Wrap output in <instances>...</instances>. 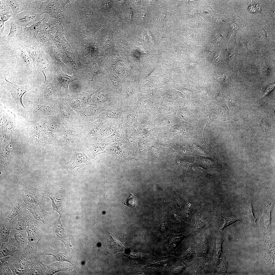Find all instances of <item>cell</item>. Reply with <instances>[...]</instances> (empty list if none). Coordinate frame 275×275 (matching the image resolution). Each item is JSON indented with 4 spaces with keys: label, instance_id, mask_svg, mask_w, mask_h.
Wrapping results in <instances>:
<instances>
[{
    "label": "cell",
    "instance_id": "6da1fadb",
    "mask_svg": "<svg viewBox=\"0 0 275 275\" xmlns=\"http://www.w3.org/2000/svg\"><path fill=\"white\" fill-rule=\"evenodd\" d=\"M25 231L28 235V242L23 251L24 252L33 259L40 256L37 248L39 242L46 234V229L43 224L35 218L28 226Z\"/></svg>",
    "mask_w": 275,
    "mask_h": 275
},
{
    "label": "cell",
    "instance_id": "7a4b0ae2",
    "mask_svg": "<svg viewBox=\"0 0 275 275\" xmlns=\"http://www.w3.org/2000/svg\"><path fill=\"white\" fill-rule=\"evenodd\" d=\"M52 40L60 51L64 63L73 73L79 74L75 57L71 47L64 37L62 26L59 28Z\"/></svg>",
    "mask_w": 275,
    "mask_h": 275
},
{
    "label": "cell",
    "instance_id": "3957f363",
    "mask_svg": "<svg viewBox=\"0 0 275 275\" xmlns=\"http://www.w3.org/2000/svg\"><path fill=\"white\" fill-rule=\"evenodd\" d=\"M4 40L12 48L13 55L21 66L30 71L34 68L33 60L25 49L23 44L22 36L7 38Z\"/></svg>",
    "mask_w": 275,
    "mask_h": 275
},
{
    "label": "cell",
    "instance_id": "277c9868",
    "mask_svg": "<svg viewBox=\"0 0 275 275\" xmlns=\"http://www.w3.org/2000/svg\"><path fill=\"white\" fill-rule=\"evenodd\" d=\"M61 92L53 80L50 82L45 81L38 89L37 99L42 105H53L58 103L62 97Z\"/></svg>",
    "mask_w": 275,
    "mask_h": 275
},
{
    "label": "cell",
    "instance_id": "5b68a950",
    "mask_svg": "<svg viewBox=\"0 0 275 275\" xmlns=\"http://www.w3.org/2000/svg\"><path fill=\"white\" fill-rule=\"evenodd\" d=\"M173 255L187 267L193 263L197 257L193 243L192 237L189 234L185 237L174 251Z\"/></svg>",
    "mask_w": 275,
    "mask_h": 275
},
{
    "label": "cell",
    "instance_id": "8992f818",
    "mask_svg": "<svg viewBox=\"0 0 275 275\" xmlns=\"http://www.w3.org/2000/svg\"><path fill=\"white\" fill-rule=\"evenodd\" d=\"M187 236L170 234L164 240L155 245L153 253L160 257L173 255L174 251Z\"/></svg>",
    "mask_w": 275,
    "mask_h": 275
},
{
    "label": "cell",
    "instance_id": "52a82bcc",
    "mask_svg": "<svg viewBox=\"0 0 275 275\" xmlns=\"http://www.w3.org/2000/svg\"><path fill=\"white\" fill-rule=\"evenodd\" d=\"M33 259L19 250L10 256L8 263L14 275H26Z\"/></svg>",
    "mask_w": 275,
    "mask_h": 275
},
{
    "label": "cell",
    "instance_id": "ba28073f",
    "mask_svg": "<svg viewBox=\"0 0 275 275\" xmlns=\"http://www.w3.org/2000/svg\"><path fill=\"white\" fill-rule=\"evenodd\" d=\"M34 66L37 72L43 74L45 77V81L48 82L52 81L53 70L57 66L49 55L44 50L37 58Z\"/></svg>",
    "mask_w": 275,
    "mask_h": 275
},
{
    "label": "cell",
    "instance_id": "9c48e42d",
    "mask_svg": "<svg viewBox=\"0 0 275 275\" xmlns=\"http://www.w3.org/2000/svg\"><path fill=\"white\" fill-rule=\"evenodd\" d=\"M58 117L65 128L73 127L77 118V114L62 97L57 103Z\"/></svg>",
    "mask_w": 275,
    "mask_h": 275
},
{
    "label": "cell",
    "instance_id": "30bf717a",
    "mask_svg": "<svg viewBox=\"0 0 275 275\" xmlns=\"http://www.w3.org/2000/svg\"><path fill=\"white\" fill-rule=\"evenodd\" d=\"M191 266L196 275H213L215 274L216 265L213 257L208 255L197 257Z\"/></svg>",
    "mask_w": 275,
    "mask_h": 275
},
{
    "label": "cell",
    "instance_id": "8fae6325",
    "mask_svg": "<svg viewBox=\"0 0 275 275\" xmlns=\"http://www.w3.org/2000/svg\"><path fill=\"white\" fill-rule=\"evenodd\" d=\"M104 111L97 107L89 105L76 112L77 118L73 128L82 127L96 119Z\"/></svg>",
    "mask_w": 275,
    "mask_h": 275
},
{
    "label": "cell",
    "instance_id": "7c38bea8",
    "mask_svg": "<svg viewBox=\"0 0 275 275\" xmlns=\"http://www.w3.org/2000/svg\"><path fill=\"white\" fill-rule=\"evenodd\" d=\"M61 67H56L53 73V80L59 89L62 91L61 87L64 89L66 95L69 93L68 86L71 82L80 80L81 78L79 75L73 73L72 75H69L64 73L61 69Z\"/></svg>",
    "mask_w": 275,
    "mask_h": 275
},
{
    "label": "cell",
    "instance_id": "4fadbf2b",
    "mask_svg": "<svg viewBox=\"0 0 275 275\" xmlns=\"http://www.w3.org/2000/svg\"><path fill=\"white\" fill-rule=\"evenodd\" d=\"M71 160L65 164L64 169L68 173L76 176L78 170L91 163V160L83 153H78L73 150Z\"/></svg>",
    "mask_w": 275,
    "mask_h": 275
},
{
    "label": "cell",
    "instance_id": "5bb4252c",
    "mask_svg": "<svg viewBox=\"0 0 275 275\" xmlns=\"http://www.w3.org/2000/svg\"><path fill=\"white\" fill-rule=\"evenodd\" d=\"M19 198H22L27 205L30 204H40L44 196V192L38 189L29 188L21 184L18 193Z\"/></svg>",
    "mask_w": 275,
    "mask_h": 275
},
{
    "label": "cell",
    "instance_id": "9a60e30c",
    "mask_svg": "<svg viewBox=\"0 0 275 275\" xmlns=\"http://www.w3.org/2000/svg\"><path fill=\"white\" fill-rule=\"evenodd\" d=\"M63 7L60 1L42 0L40 5L41 13H46L52 17L61 19L64 15Z\"/></svg>",
    "mask_w": 275,
    "mask_h": 275
},
{
    "label": "cell",
    "instance_id": "2e32d148",
    "mask_svg": "<svg viewBox=\"0 0 275 275\" xmlns=\"http://www.w3.org/2000/svg\"><path fill=\"white\" fill-rule=\"evenodd\" d=\"M27 208L32 214L34 218L42 222L46 227L50 226L54 221L53 212H48L45 211L40 204H30L27 205Z\"/></svg>",
    "mask_w": 275,
    "mask_h": 275
},
{
    "label": "cell",
    "instance_id": "e0dca14e",
    "mask_svg": "<svg viewBox=\"0 0 275 275\" xmlns=\"http://www.w3.org/2000/svg\"><path fill=\"white\" fill-rule=\"evenodd\" d=\"M191 236L193 238L197 257H200L207 256L210 252V246L206 231L194 236Z\"/></svg>",
    "mask_w": 275,
    "mask_h": 275
},
{
    "label": "cell",
    "instance_id": "ac0fdd59",
    "mask_svg": "<svg viewBox=\"0 0 275 275\" xmlns=\"http://www.w3.org/2000/svg\"><path fill=\"white\" fill-rule=\"evenodd\" d=\"M8 67V66L4 74L5 87L11 94L18 106H21L24 107L22 102V97L25 92L30 90L31 89L28 85H19L17 84L14 81L11 82L7 80L5 75Z\"/></svg>",
    "mask_w": 275,
    "mask_h": 275
},
{
    "label": "cell",
    "instance_id": "d6986e66",
    "mask_svg": "<svg viewBox=\"0 0 275 275\" xmlns=\"http://www.w3.org/2000/svg\"><path fill=\"white\" fill-rule=\"evenodd\" d=\"M81 127L66 129L60 142L66 146H73L82 144Z\"/></svg>",
    "mask_w": 275,
    "mask_h": 275
},
{
    "label": "cell",
    "instance_id": "ffe728a7",
    "mask_svg": "<svg viewBox=\"0 0 275 275\" xmlns=\"http://www.w3.org/2000/svg\"><path fill=\"white\" fill-rule=\"evenodd\" d=\"M211 235L209 240L212 241V245L210 246L209 255L216 257L217 266L220 263L221 256L223 254L222 245L224 240V236L221 233L215 232Z\"/></svg>",
    "mask_w": 275,
    "mask_h": 275
},
{
    "label": "cell",
    "instance_id": "44dd1931",
    "mask_svg": "<svg viewBox=\"0 0 275 275\" xmlns=\"http://www.w3.org/2000/svg\"><path fill=\"white\" fill-rule=\"evenodd\" d=\"M22 39L24 47L33 60L34 65L38 55L44 50V44L40 43L36 38L22 36Z\"/></svg>",
    "mask_w": 275,
    "mask_h": 275
},
{
    "label": "cell",
    "instance_id": "7402d4cb",
    "mask_svg": "<svg viewBox=\"0 0 275 275\" xmlns=\"http://www.w3.org/2000/svg\"><path fill=\"white\" fill-rule=\"evenodd\" d=\"M42 14L37 13L26 10L13 16L11 18L14 22L22 27H27L29 25L36 22L39 20Z\"/></svg>",
    "mask_w": 275,
    "mask_h": 275
},
{
    "label": "cell",
    "instance_id": "603a6c76",
    "mask_svg": "<svg viewBox=\"0 0 275 275\" xmlns=\"http://www.w3.org/2000/svg\"><path fill=\"white\" fill-rule=\"evenodd\" d=\"M44 49L49 55L57 67L60 66L63 70H71L63 62L60 51L52 40L44 44Z\"/></svg>",
    "mask_w": 275,
    "mask_h": 275
},
{
    "label": "cell",
    "instance_id": "cb8c5ba5",
    "mask_svg": "<svg viewBox=\"0 0 275 275\" xmlns=\"http://www.w3.org/2000/svg\"><path fill=\"white\" fill-rule=\"evenodd\" d=\"M50 15L46 14L38 21L33 23L29 26L24 27L22 36L30 38H36L40 32H42L43 28L50 18Z\"/></svg>",
    "mask_w": 275,
    "mask_h": 275
},
{
    "label": "cell",
    "instance_id": "d4e9b609",
    "mask_svg": "<svg viewBox=\"0 0 275 275\" xmlns=\"http://www.w3.org/2000/svg\"><path fill=\"white\" fill-rule=\"evenodd\" d=\"M8 242L15 246L19 250L24 251L28 242L26 232L12 229Z\"/></svg>",
    "mask_w": 275,
    "mask_h": 275
},
{
    "label": "cell",
    "instance_id": "484cf974",
    "mask_svg": "<svg viewBox=\"0 0 275 275\" xmlns=\"http://www.w3.org/2000/svg\"><path fill=\"white\" fill-rule=\"evenodd\" d=\"M171 226L170 221L166 219L159 226L153 230L151 233L155 245L164 240L171 234Z\"/></svg>",
    "mask_w": 275,
    "mask_h": 275
},
{
    "label": "cell",
    "instance_id": "4316f807",
    "mask_svg": "<svg viewBox=\"0 0 275 275\" xmlns=\"http://www.w3.org/2000/svg\"><path fill=\"white\" fill-rule=\"evenodd\" d=\"M34 218L27 208L24 212L18 215L12 219V229L25 231L28 226Z\"/></svg>",
    "mask_w": 275,
    "mask_h": 275
},
{
    "label": "cell",
    "instance_id": "83f0119b",
    "mask_svg": "<svg viewBox=\"0 0 275 275\" xmlns=\"http://www.w3.org/2000/svg\"><path fill=\"white\" fill-rule=\"evenodd\" d=\"M179 259L178 257L173 255L159 257L154 261L147 265L157 269L161 273L167 269Z\"/></svg>",
    "mask_w": 275,
    "mask_h": 275
},
{
    "label": "cell",
    "instance_id": "f1b7e54d",
    "mask_svg": "<svg viewBox=\"0 0 275 275\" xmlns=\"http://www.w3.org/2000/svg\"><path fill=\"white\" fill-rule=\"evenodd\" d=\"M122 110L121 108L117 104L101 113L96 119L102 121L112 119L122 122Z\"/></svg>",
    "mask_w": 275,
    "mask_h": 275
},
{
    "label": "cell",
    "instance_id": "f546056e",
    "mask_svg": "<svg viewBox=\"0 0 275 275\" xmlns=\"http://www.w3.org/2000/svg\"><path fill=\"white\" fill-rule=\"evenodd\" d=\"M172 221L171 234L187 235L193 228L190 224L186 223L178 217L173 218Z\"/></svg>",
    "mask_w": 275,
    "mask_h": 275
},
{
    "label": "cell",
    "instance_id": "4dcf8cb0",
    "mask_svg": "<svg viewBox=\"0 0 275 275\" xmlns=\"http://www.w3.org/2000/svg\"><path fill=\"white\" fill-rule=\"evenodd\" d=\"M60 191L57 188L51 187L44 192V196L49 197L51 200L53 210L60 215L62 209V200L60 197Z\"/></svg>",
    "mask_w": 275,
    "mask_h": 275
},
{
    "label": "cell",
    "instance_id": "1f68e13d",
    "mask_svg": "<svg viewBox=\"0 0 275 275\" xmlns=\"http://www.w3.org/2000/svg\"><path fill=\"white\" fill-rule=\"evenodd\" d=\"M0 224V242H8L12 229V220L5 215L1 214Z\"/></svg>",
    "mask_w": 275,
    "mask_h": 275
},
{
    "label": "cell",
    "instance_id": "d6a6232c",
    "mask_svg": "<svg viewBox=\"0 0 275 275\" xmlns=\"http://www.w3.org/2000/svg\"><path fill=\"white\" fill-rule=\"evenodd\" d=\"M210 218L198 217L196 218L195 224L189 234L194 236L205 231L212 224Z\"/></svg>",
    "mask_w": 275,
    "mask_h": 275
},
{
    "label": "cell",
    "instance_id": "836d02e7",
    "mask_svg": "<svg viewBox=\"0 0 275 275\" xmlns=\"http://www.w3.org/2000/svg\"><path fill=\"white\" fill-rule=\"evenodd\" d=\"M48 266L43 264L40 261V256L34 257L30 266L28 275H44Z\"/></svg>",
    "mask_w": 275,
    "mask_h": 275
},
{
    "label": "cell",
    "instance_id": "e575fe53",
    "mask_svg": "<svg viewBox=\"0 0 275 275\" xmlns=\"http://www.w3.org/2000/svg\"><path fill=\"white\" fill-rule=\"evenodd\" d=\"M125 248L112 234L108 235L106 250L107 252L112 254L124 251Z\"/></svg>",
    "mask_w": 275,
    "mask_h": 275
},
{
    "label": "cell",
    "instance_id": "d590c367",
    "mask_svg": "<svg viewBox=\"0 0 275 275\" xmlns=\"http://www.w3.org/2000/svg\"><path fill=\"white\" fill-rule=\"evenodd\" d=\"M6 1L11 10L13 16L27 10L28 9V0H6Z\"/></svg>",
    "mask_w": 275,
    "mask_h": 275
},
{
    "label": "cell",
    "instance_id": "8d00e7d4",
    "mask_svg": "<svg viewBox=\"0 0 275 275\" xmlns=\"http://www.w3.org/2000/svg\"><path fill=\"white\" fill-rule=\"evenodd\" d=\"M5 109V112H3L1 114V125L5 126L8 131H11L15 126V115L11 112Z\"/></svg>",
    "mask_w": 275,
    "mask_h": 275
},
{
    "label": "cell",
    "instance_id": "74e56055",
    "mask_svg": "<svg viewBox=\"0 0 275 275\" xmlns=\"http://www.w3.org/2000/svg\"><path fill=\"white\" fill-rule=\"evenodd\" d=\"M101 89L100 86H94L86 91L82 90L79 93L74 95L78 97L81 100L83 107L89 105V102L92 95Z\"/></svg>",
    "mask_w": 275,
    "mask_h": 275
},
{
    "label": "cell",
    "instance_id": "f35d334b",
    "mask_svg": "<svg viewBox=\"0 0 275 275\" xmlns=\"http://www.w3.org/2000/svg\"><path fill=\"white\" fill-rule=\"evenodd\" d=\"M187 267L179 259L167 269L162 272V275H181Z\"/></svg>",
    "mask_w": 275,
    "mask_h": 275
},
{
    "label": "cell",
    "instance_id": "ab89813d",
    "mask_svg": "<svg viewBox=\"0 0 275 275\" xmlns=\"http://www.w3.org/2000/svg\"><path fill=\"white\" fill-rule=\"evenodd\" d=\"M27 204L23 200L19 198L17 200L7 217L12 219L18 215L24 212L27 210Z\"/></svg>",
    "mask_w": 275,
    "mask_h": 275
},
{
    "label": "cell",
    "instance_id": "60d3db41",
    "mask_svg": "<svg viewBox=\"0 0 275 275\" xmlns=\"http://www.w3.org/2000/svg\"><path fill=\"white\" fill-rule=\"evenodd\" d=\"M60 26H57L47 31L40 32L38 34L36 39L43 44L52 40L55 36Z\"/></svg>",
    "mask_w": 275,
    "mask_h": 275
},
{
    "label": "cell",
    "instance_id": "b9f144b4",
    "mask_svg": "<svg viewBox=\"0 0 275 275\" xmlns=\"http://www.w3.org/2000/svg\"><path fill=\"white\" fill-rule=\"evenodd\" d=\"M0 258L12 256L19 250L15 246L8 242H0Z\"/></svg>",
    "mask_w": 275,
    "mask_h": 275
},
{
    "label": "cell",
    "instance_id": "7bdbcfd3",
    "mask_svg": "<svg viewBox=\"0 0 275 275\" xmlns=\"http://www.w3.org/2000/svg\"><path fill=\"white\" fill-rule=\"evenodd\" d=\"M64 98L67 103L75 112L82 107L81 101L78 97L69 93Z\"/></svg>",
    "mask_w": 275,
    "mask_h": 275
},
{
    "label": "cell",
    "instance_id": "ee69618b",
    "mask_svg": "<svg viewBox=\"0 0 275 275\" xmlns=\"http://www.w3.org/2000/svg\"><path fill=\"white\" fill-rule=\"evenodd\" d=\"M10 21L9 24L10 27L8 34L5 35L7 38H10L22 36L23 28L15 23L12 19Z\"/></svg>",
    "mask_w": 275,
    "mask_h": 275
},
{
    "label": "cell",
    "instance_id": "f6af8a7d",
    "mask_svg": "<svg viewBox=\"0 0 275 275\" xmlns=\"http://www.w3.org/2000/svg\"><path fill=\"white\" fill-rule=\"evenodd\" d=\"M102 63L101 60L100 59L93 62L92 67L89 73V81H93V78L97 74H104L102 69Z\"/></svg>",
    "mask_w": 275,
    "mask_h": 275
},
{
    "label": "cell",
    "instance_id": "bcb514c9",
    "mask_svg": "<svg viewBox=\"0 0 275 275\" xmlns=\"http://www.w3.org/2000/svg\"><path fill=\"white\" fill-rule=\"evenodd\" d=\"M222 217L225 219V222L222 227L221 230H223L227 227L230 226L239 220L235 215L231 214L225 213L223 215Z\"/></svg>",
    "mask_w": 275,
    "mask_h": 275
},
{
    "label": "cell",
    "instance_id": "7dc6e473",
    "mask_svg": "<svg viewBox=\"0 0 275 275\" xmlns=\"http://www.w3.org/2000/svg\"><path fill=\"white\" fill-rule=\"evenodd\" d=\"M243 213V214L246 215L249 217L252 223H256V222L257 219L256 218L254 215L252 202H250L249 203Z\"/></svg>",
    "mask_w": 275,
    "mask_h": 275
},
{
    "label": "cell",
    "instance_id": "c3c4849f",
    "mask_svg": "<svg viewBox=\"0 0 275 275\" xmlns=\"http://www.w3.org/2000/svg\"><path fill=\"white\" fill-rule=\"evenodd\" d=\"M60 19L51 17L43 28V31H45L57 26L61 25Z\"/></svg>",
    "mask_w": 275,
    "mask_h": 275
},
{
    "label": "cell",
    "instance_id": "681fc988",
    "mask_svg": "<svg viewBox=\"0 0 275 275\" xmlns=\"http://www.w3.org/2000/svg\"><path fill=\"white\" fill-rule=\"evenodd\" d=\"M228 262L227 258L224 257V258L221 264L220 265L218 275H227V270Z\"/></svg>",
    "mask_w": 275,
    "mask_h": 275
},
{
    "label": "cell",
    "instance_id": "f907efd6",
    "mask_svg": "<svg viewBox=\"0 0 275 275\" xmlns=\"http://www.w3.org/2000/svg\"><path fill=\"white\" fill-rule=\"evenodd\" d=\"M124 205L129 207L135 208L137 204L136 198L132 194H130L124 203Z\"/></svg>",
    "mask_w": 275,
    "mask_h": 275
},
{
    "label": "cell",
    "instance_id": "816d5d0a",
    "mask_svg": "<svg viewBox=\"0 0 275 275\" xmlns=\"http://www.w3.org/2000/svg\"><path fill=\"white\" fill-rule=\"evenodd\" d=\"M0 3V14L7 12L10 13L12 14L11 10L6 0H1Z\"/></svg>",
    "mask_w": 275,
    "mask_h": 275
},
{
    "label": "cell",
    "instance_id": "f5cc1de1",
    "mask_svg": "<svg viewBox=\"0 0 275 275\" xmlns=\"http://www.w3.org/2000/svg\"><path fill=\"white\" fill-rule=\"evenodd\" d=\"M0 275H14L8 263L0 266Z\"/></svg>",
    "mask_w": 275,
    "mask_h": 275
},
{
    "label": "cell",
    "instance_id": "db71d44e",
    "mask_svg": "<svg viewBox=\"0 0 275 275\" xmlns=\"http://www.w3.org/2000/svg\"><path fill=\"white\" fill-rule=\"evenodd\" d=\"M186 210L187 217L190 218L191 219V217L194 213L195 211L194 205L192 202H188L187 205Z\"/></svg>",
    "mask_w": 275,
    "mask_h": 275
},
{
    "label": "cell",
    "instance_id": "11a10c76",
    "mask_svg": "<svg viewBox=\"0 0 275 275\" xmlns=\"http://www.w3.org/2000/svg\"><path fill=\"white\" fill-rule=\"evenodd\" d=\"M48 255H51L53 256L57 261L61 262L65 261L68 262L66 257L62 253H58L54 254H50Z\"/></svg>",
    "mask_w": 275,
    "mask_h": 275
},
{
    "label": "cell",
    "instance_id": "9f6ffc18",
    "mask_svg": "<svg viewBox=\"0 0 275 275\" xmlns=\"http://www.w3.org/2000/svg\"><path fill=\"white\" fill-rule=\"evenodd\" d=\"M13 16L12 14L10 13L7 12L0 14V19L3 22L7 21Z\"/></svg>",
    "mask_w": 275,
    "mask_h": 275
},
{
    "label": "cell",
    "instance_id": "6f0895ef",
    "mask_svg": "<svg viewBox=\"0 0 275 275\" xmlns=\"http://www.w3.org/2000/svg\"><path fill=\"white\" fill-rule=\"evenodd\" d=\"M10 256H7L0 258V266L8 263Z\"/></svg>",
    "mask_w": 275,
    "mask_h": 275
},
{
    "label": "cell",
    "instance_id": "680465c9",
    "mask_svg": "<svg viewBox=\"0 0 275 275\" xmlns=\"http://www.w3.org/2000/svg\"><path fill=\"white\" fill-rule=\"evenodd\" d=\"M0 29L1 31L2 32H3L4 31V22L1 19L0 20Z\"/></svg>",
    "mask_w": 275,
    "mask_h": 275
},
{
    "label": "cell",
    "instance_id": "91938a15",
    "mask_svg": "<svg viewBox=\"0 0 275 275\" xmlns=\"http://www.w3.org/2000/svg\"><path fill=\"white\" fill-rule=\"evenodd\" d=\"M274 85L270 86V87H268V89L266 92V93L269 92L274 87Z\"/></svg>",
    "mask_w": 275,
    "mask_h": 275
}]
</instances>
